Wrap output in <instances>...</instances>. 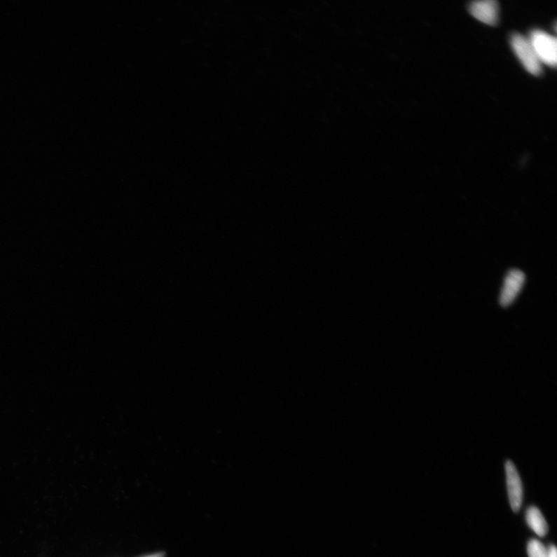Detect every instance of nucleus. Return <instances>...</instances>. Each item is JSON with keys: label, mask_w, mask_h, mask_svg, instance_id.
Instances as JSON below:
<instances>
[{"label": "nucleus", "mask_w": 557, "mask_h": 557, "mask_svg": "<svg viewBox=\"0 0 557 557\" xmlns=\"http://www.w3.org/2000/svg\"><path fill=\"white\" fill-rule=\"evenodd\" d=\"M530 41L541 64L555 67L557 63V42L556 37L543 31H534Z\"/></svg>", "instance_id": "nucleus-2"}, {"label": "nucleus", "mask_w": 557, "mask_h": 557, "mask_svg": "<svg viewBox=\"0 0 557 557\" xmlns=\"http://www.w3.org/2000/svg\"><path fill=\"white\" fill-rule=\"evenodd\" d=\"M525 276L523 272L519 270H510L504 281L500 297L501 306L509 307L516 300L520 291L525 283Z\"/></svg>", "instance_id": "nucleus-4"}, {"label": "nucleus", "mask_w": 557, "mask_h": 557, "mask_svg": "<svg viewBox=\"0 0 557 557\" xmlns=\"http://www.w3.org/2000/svg\"><path fill=\"white\" fill-rule=\"evenodd\" d=\"M529 557H547V548L537 539H531L527 546Z\"/></svg>", "instance_id": "nucleus-7"}, {"label": "nucleus", "mask_w": 557, "mask_h": 557, "mask_svg": "<svg viewBox=\"0 0 557 557\" xmlns=\"http://www.w3.org/2000/svg\"><path fill=\"white\" fill-rule=\"evenodd\" d=\"M511 46L524 68L533 76H540L542 64L529 39L515 34L511 37Z\"/></svg>", "instance_id": "nucleus-1"}, {"label": "nucleus", "mask_w": 557, "mask_h": 557, "mask_svg": "<svg viewBox=\"0 0 557 557\" xmlns=\"http://www.w3.org/2000/svg\"><path fill=\"white\" fill-rule=\"evenodd\" d=\"M472 16L488 25H495L499 20V5L494 0H479L469 6Z\"/></svg>", "instance_id": "nucleus-5"}, {"label": "nucleus", "mask_w": 557, "mask_h": 557, "mask_svg": "<svg viewBox=\"0 0 557 557\" xmlns=\"http://www.w3.org/2000/svg\"><path fill=\"white\" fill-rule=\"evenodd\" d=\"M145 557H163V554L162 553H155V554H152V555L147 556H145Z\"/></svg>", "instance_id": "nucleus-8"}, {"label": "nucleus", "mask_w": 557, "mask_h": 557, "mask_svg": "<svg viewBox=\"0 0 557 557\" xmlns=\"http://www.w3.org/2000/svg\"><path fill=\"white\" fill-rule=\"evenodd\" d=\"M525 520L530 528L536 532L539 537H544L548 532L546 520L542 514L541 511L535 507H531L525 512Z\"/></svg>", "instance_id": "nucleus-6"}, {"label": "nucleus", "mask_w": 557, "mask_h": 557, "mask_svg": "<svg viewBox=\"0 0 557 557\" xmlns=\"http://www.w3.org/2000/svg\"><path fill=\"white\" fill-rule=\"evenodd\" d=\"M507 483L509 499L512 511L517 512L522 507L523 500V488L516 467L514 463L507 460L506 465Z\"/></svg>", "instance_id": "nucleus-3"}]
</instances>
